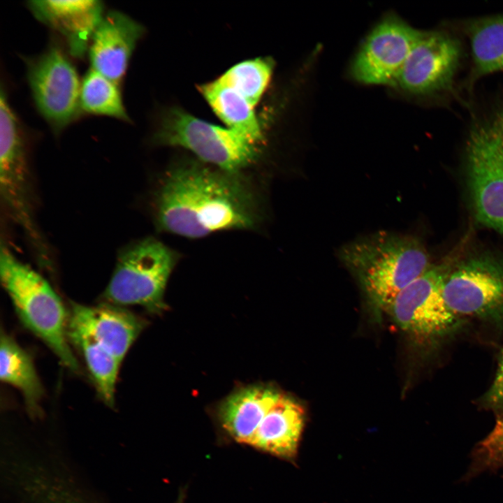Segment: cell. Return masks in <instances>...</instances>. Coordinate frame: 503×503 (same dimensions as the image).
Returning a JSON list of instances; mask_svg holds the SVG:
<instances>
[{"mask_svg": "<svg viewBox=\"0 0 503 503\" xmlns=\"http://www.w3.org/2000/svg\"><path fill=\"white\" fill-rule=\"evenodd\" d=\"M154 214L159 229L189 238L252 229L259 220L256 196L242 174L198 162L166 173L154 196Z\"/></svg>", "mask_w": 503, "mask_h": 503, "instance_id": "1", "label": "cell"}, {"mask_svg": "<svg viewBox=\"0 0 503 503\" xmlns=\"http://www.w3.org/2000/svg\"><path fill=\"white\" fill-rule=\"evenodd\" d=\"M339 256L375 307L388 309L397 296L432 265L416 238L379 231L343 246Z\"/></svg>", "mask_w": 503, "mask_h": 503, "instance_id": "2", "label": "cell"}, {"mask_svg": "<svg viewBox=\"0 0 503 503\" xmlns=\"http://www.w3.org/2000/svg\"><path fill=\"white\" fill-rule=\"evenodd\" d=\"M0 276L23 325L40 338L64 366L79 371L68 337V312L50 284L3 245L0 252Z\"/></svg>", "mask_w": 503, "mask_h": 503, "instance_id": "3", "label": "cell"}, {"mask_svg": "<svg viewBox=\"0 0 503 503\" xmlns=\"http://www.w3.org/2000/svg\"><path fill=\"white\" fill-rule=\"evenodd\" d=\"M177 261V254L153 238L124 247L103 293L104 302L138 305L152 313H161L166 308V286Z\"/></svg>", "mask_w": 503, "mask_h": 503, "instance_id": "4", "label": "cell"}, {"mask_svg": "<svg viewBox=\"0 0 503 503\" xmlns=\"http://www.w3.org/2000/svg\"><path fill=\"white\" fill-rule=\"evenodd\" d=\"M154 141L185 148L201 161L234 174H242L257 162L262 153V145L243 135L180 108H172L163 116Z\"/></svg>", "mask_w": 503, "mask_h": 503, "instance_id": "5", "label": "cell"}, {"mask_svg": "<svg viewBox=\"0 0 503 503\" xmlns=\"http://www.w3.org/2000/svg\"><path fill=\"white\" fill-rule=\"evenodd\" d=\"M0 189L6 210L48 268L50 252L36 221L26 141L21 123L7 99L0 101Z\"/></svg>", "mask_w": 503, "mask_h": 503, "instance_id": "6", "label": "cell"}, {"mask_svg": "<svg viewBox=\"0 0 503 503\" xmlns=\"http://www.w3.org/2000/svg\"><path fill=\"white\" fill-rule=\"evenodd\" d=\"M460 255L453 252L430 267L404 289L388 311L398 326L411 337L437 343L456 333L461 317L446 304L443 296L444 278Z\"/></svg>", "mask_w": 503, "mask_h": 503, "instance_id": "7", "label": "cell"}, {"mask_svg": "<svg viewBox=\"0 0 503 503\" xmlns=\"http://www.w3.org/2000/svg\"><path fill=\"white\" fill-rule=\"evenodd\" d=\"M466 170L476 219L503 233V107L472 129Z\"/></svg>", "mask_w": 503, "mask_h": 503, "instance_id": "8", "label": "cell"}, {"mask_svg": "<svg viewBox=\"0 0 503 503\" xmlns=\"http://www.w3.org/2000/svg\"><path fill=\"white\" fill-rule=\"evenodd\" d=\"M443 296L459 316L503 328V258L490 253L460 255L444 281Z\"/></svg>", "mask_w": 503, "mask_h": 503, "instance_id": "9", "label": "cell"}, {"mask_svg": "<svg viewBox=\"0 0 503 503\" xmlns=\"http://www.w3.org/2000/svg\"><path fill=\"white\" fill-rule=\"evenodd\" d=\"M27 64L34 103L54 132H60L77 118L80 110L81 82L77 70L56 45L28 59Z\"/></svg>", "mask_w": 503, "mask_h": 503, "instance_id": "10", "label": "cell"}, {"mask_svg": "<svg viewBox=\"0 0 503 503\" xmlns=\"http://www.w3.org/2000/svg\"><path fill=\"white\" fill-rule=\"evenodd\" d=\"M423 34L396 16L386 17L358 52L352 64L353 77L366 84L396 85L409 54Z\"/></svg>", "mask_w": 503, "mask_h": 503, "instance_id": "11", "label": "cell"}, {"mask_svg": "<svg viewBox=\"0 0 503 503\" xmlns=\"http://www.w3.org/2000/svg\"><path fill=\"white\" fill-rule=\"evenodd\" d=\"M460 57L458 41L442 32H423L409 54L396 85L415 94L451 87Z\"/></svg>", "mask_w": 503, "mask_h": 503, "instance_id": "12", "label": "cell"}, {"mask_svg": "<svg viewBox=\"0 0 503 503\" xmlns=\"http://www.w3.org/2000/svg\"><path fill=\"white\" fill-rule=\"evenodd\" d=\"M145 324L128 309L104 302L96 306L71 302L68 311V329L91 338L121 363Z\"/></svg>", "mask_w": 503, "mask_h": 503, "instance_id": "13", "label": "cell"}, {"mask_svg": "<svg viewBox=\"0 0 503 503\" xmlns=\"http://www.w3.org/2000/svg\"><path fill=\"white\" fill-rule=\"evenodd\" d=\"M143 33L140 24L121 12L104 14L88 49L92 69L119 84Z\"/></svg>", "mask_w": 503, "mask_h": 503, "instance_id": "14", "label": "cell"}, {"mask_svg": "<svg viewBox=\"0 0 503 503\" xmlns=\"http://www.w3.org/2000/svg\"><path fill=\"white\" fill-rule=\"evenodd\" d=\"M28 7L41 22L59 33L68 51L82 57L103 16V5L97 0L30 1Z\"/></svg>", "mask_w": 503, "mask_h": 503, "instance_id": "15", "label": "cell"}, {"mask_svg": "<svg viewBox=\"0 0 503 503\" xmlns=\"http://www.w3.org/2000/svg\"><path fill=\"white\" fill-rule=\"evenodd\" d=\"M305 424V411L294 398L282 393L268 411L248 446L286 460L296 458Z\"/></svg>", "mask_w": 503, "mask_h": 503, "instance_id": "16", "label": "cell"}, {"mask_svg": "<svg viewBox=\"0 0 503 503\" xmlns=\"http://www.w3.org/2000/svg\"><path fill=\"white\" fill-rule=\"evenodd\" d=\"M281 395L274 388L255 386L228 397L217 411L224 435L231 442L248 446L268 411Z\"/></svg>", "mask_w": 503, "mask_h": 503, "instance_id": "17", "label": "cell"}, {"mask_svg": "<svg viewBox=\"0 0 503 503\" xmlns=\"http://www.w3.org/2000/svg\"><path fill=\"white\" fill-rule=\"evenodd\" d=\"M199 90L228 129L263 146V133L254 106L243 96L219 78L201 85Z\"/></svg>", "mask_w": 503, "mask_h": 503, "instance_id": "18", "label": "cell"}, {"mask_svg": "<svg viewBox=\"0 0 503 503\" xmlns=\"http://www.w3.org/2000/svg\"><path fill=\"white\" fill-rule=\"evenodd\" d=\"M0 378L22 394L28 411L40 412L39 404L44 391L31 357L15 340L1 331L0 342Z\"/></svg>", "mask_w": 503, "mask_h": 503, "instance_id": "19", "label": "cell"}, {"mask_svg": "<svg viewBox=\"0 0 503 503\" xmlns=\"http://www.w3.org/2000/svg\"><path fill=\"white\" fill-rule=\"evenodd\" d=\"M477 77L503 71V15L469 21L465 26Z\"/></svg>", "mask_w": 503, "mask_h": 503, "instance_id": "20", "label": "cell"}, {"mask_svg": "<svg viewBox=\"0 0 503 503\" xmlns=\"http://www.w3.org/2000/svg\"><path fill=\"white\" fill-rule=\"evenodd\" d=\"M68 337L69 342L82 353L101 398L108 406L112 407L121 362L100 344L82 334L68 329Z\"/></svg>", "mask_w": 503, "mask_h": 503, "instance_id": "21", "label": "cell"}, {"mask_svg": "<svg viewBox=\"0 0 503 503\" xmlns=\"http://www.w3.org/2000/svg\"><path fill=\"white\" fill-rule=\"evenodd\" d=\"M80 107L89 114L129 120L118 83L93 69L81 81Z\"/></svg>", "mask_w": 503, "mask_h": 503, "instance_id": "22", "label": "cell"}, {"mask_svg": "<svg viewBox=\"0 0 503 503\" xmlns=\"http://www.w3.org/2000/svg\"><path fill=\"white\" fill-rule=\"evenodd\" d=\"M272 69L273 63L268 58H256L235 64L219 79L254 107L268 85Z\"/></svg>", "mask_w": 503, "mask_h": 503, "instance_id": "23", "label": "cell"}, {"mask_svg": "<svg viewBox=\"0 0 503 503\" xmlns=\"http://www.w3.org/2000/svg\"><path fill=\"white\" fill-rule=\"evenodd\" d=\"M483 404L491 409L503 407V349L493 381L483 397Z\"/></svg>", "mask_w": 503, "mask_h": 503, "instance_id": "24", "label": "cell"}, {"mask_svg": "<svg viewBox=\"0 0 503 503\" xmlns=\"http://www.w3.org/2000/svg\"><path fill=\"white\" fill-rule=\"evenodd\" d=\"M184 500H185V491L184 490L180 491L176 503H184Z\"/></svg>", "mask_w": 503, "mask_h": 503, "instance_id": "25", "label": "cell"}]
</instances>
